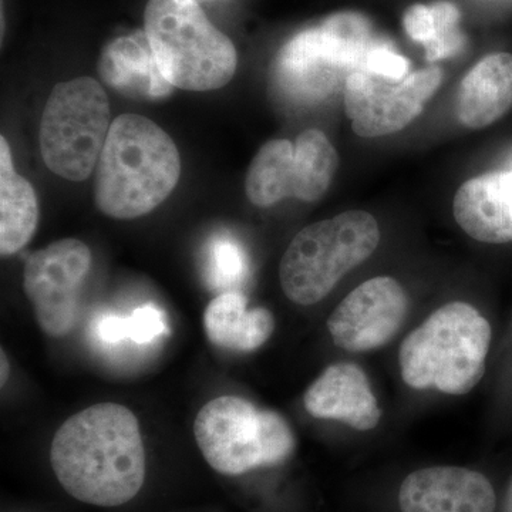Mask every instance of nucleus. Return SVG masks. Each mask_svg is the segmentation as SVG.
Masks as SVG:
<instances>
[{
    "label": "nucleus",
    "instance_id": "1",
    "mask_svg": "<svg viewBox=\"0 0 512 512\" xmlns=\"http://www.w3.org/2000/svg\"><path fill=\"white\" fill-rule=\"evenodd\" d=\"M53 473L82 503L119 507L146 480L140 423L126 406L94 404L64 421L50 447Z\"/></svg>",
    "mask_w": 512,
    "mask_h": 512
},
{
    "label": "nucleus",
    "instance_id": "2",
    "mask_svg": "<svg viewBox=\"0 0 512 512\" xmlns=\"http://www.w3.org/2000/svg\"><path fill=\"white\" fill-rule=\"evenodd\" d=\"M94 171L97 208L114 220H134L170 197L180 180L181 158L163 128L127 113L111 123Z\"/></svg>",
    "mask_w": 512,
    "mask_h": 512
},
{
    "label": "nucleus",
    "instance_id": "3",
    "mask_svg": "<svg viewBox=\"0 0 512 512\" xmlns=\"http://www.w3.org/2000/svg\"><path fill=\"white\" fill-rule=\"evenodd\" d=\"M493 330L466 302L436 309L403 340L399 352L403 382L416 390L463 396L481 382Z\"/></svg>",
    "mask_w": 512,
    "mask_h": 512
},
{
    "label": "nucleus",
    "instance_id": "4",
    "mask_svg": "<svg viewBox=\"0 0 512 512\" xmlns=\"http://www.w3.org/2000/svg\"><path fill=\"white\" fill-rule=\"evenodd\" d=\"M144 33L164 79L178 89H221L237 72L234 43L197 0H148Z\"/></svg>",
    "mask_w": 512,
    "mask_h": 512
},
{
    "label": "nucleus",
    "instance_id": "5",
    "mask_svg": "<svg viewBox=\"0 0 512 512\" xmlns=\"http://www.w3.org/2000/svg\"><path fill=\"white\" fill-rule=\"evenodd\" d=\"M379 242V224L366 211H346L308 225L295 235L282 256V291L296 305H316L343 276L369 259Z\"/></svg>",
    "mask_w": 512,
    "mask_h": 512
},
{
    "label": "nucleus",
    "instance_id": "6",
    "mask_svg": "<svg viewBox=\"0 0 512 512\" xmlns=\"http://www.w3.org/2000/svg\"><path fill=\"white\" fill-rule=\"evenodd\" d=\"M194 434L202 456L224 476L278 466L295 450V436L281 414L237 396L205 404L195 419Z\"/></svg>",
    "mask_w": 512,
    "mask_h": 512
},
{
    "label": "nucleus",
    "instance_id": "7",
    "mask_svg": "<svg viewBox=\"0 0 512 512\" xmlns=\"http://www.w3.org/2000/svg\"><path fill=\"white\" fill-rule=\"evenodd\" d=\"M110 127L109 99L97 80L79 77L57 84L40 121V153L47 168L69 181L87 180Z\"/></svg>",
    "mask_w": 512,
    "mask_h": 512
},
{
    "label": "nucleus",
    "instance_id": "8",
    "mask_svg": "<svg viewBox=\"0 0 512 512\" xmlns=\"http://www.w3.org/2000/svg\"><path fill=\"white\" fill-rule=\"evenodd\" d=\"M90 268L92 252L74 238L53 242L26 261V296L40 329L50 338L69 335L79 322L80 295Z\"/></svg>",
    "mask_w": 512,
    "mask_h": 512
},
{
    "label": "nucleus",
    "instance_id": "9",
    "mask_svg": "<svg viewBox=\"0 0 512 512\" xmlns=\"http://www.w3.org/2000/svg\"><path fill=\"white\" fill-rule=\"evenodd\" d=\"M443 83L440 67H426L403 80L356 70L345 80L346 116L359 137L389 136L420 116Z\"/></svg>",
    "mask_w": 512,
    "mask_h": 512
},
{
    "label": "nucleus",
    "instance_id": "10",
    "mask_svg": "<svg viewBox=\"0 0 512 512\" xmlns=\"http://www.w3.org/2000/svg\"><path fill=\"white\" fill-rule=\"evenodd\" d=\"M409 296L399 281L376 276L357 286L329 316L333 342L348 352L383 348L403 328Z\"/></svg>",
    "mask_w": 512,
    "mask_h": 512
},
{
    "label": "nucleus",
    "instance_id": "11",
    "mask_svg": "<svg viewBox=\"0 0 512 512\" xmlns=\"http://www.w3.org/2000/svg\"><path fill=\"white\" fill-rule=\"evenodd\" d=\"M402 512H495L497 498L488 478L463 467L421 468L399 491Z\"/></svg>",
    "mask_w": 512,
    "mask_h": 512
},
{
    "label": "nucleus",
    "instance_id": "12",
    "mask_svg": "<svg viewBox=\"0 0 512 512\" xmlns=\"http://www.w3.org/2000/svg\"><path fill=\"white\" fill-rule=\"evenodd\" d=\"M303 406L316 419L340 421L359 431L376 429L382 419L369 377L353 363L329 366L306 390Z\"/></svg>",
    "mask_w": 512,
    "mask_h": 512
},
{
    "label": "nucleus",
    "instance_id": "13",
    "mask_svg": "<svg viewBox=\"0 0 512 512\" xmlns=\"http://www.w3.org/2000/svg\"><path fill=\"white\" fill-rule=\"evenodd\" d=\"M453 214L468 237L478 242H512V170L466 181L454 197Z\"/></svg>",
    "mask_w": 512,
    "mask_h": 512
},
{
    "label": "nucleus",
    "instance_id": "14",
    "mask_svg": "<svg viewBox=\"0 0 512 512\" xmlns=\"http://www.w3.org/2000/svg\"><path fill=\"white\" fill-rule=\"evenodd\" d=\"M512 107V55L491 53L473 66L461 80L456 97V116L470 130L494 124Z\"/></svg>",
    "mask_w": 512,
    "mask_h": 512
},
{
    "label": "nucleus",
    "instance_id": "15",
    "mask_svg": "<svg viewBox=\"0 0 512 512\" xmlns=\"http://www.w3.org/2000/svg\"><path fill=\"white\" fill-rule=\"evenodd\" d=\"M353 69L342 43L325 26L305 30L281 50L276 63L282 82L298 93L322 92L326 74Z\"/></svg>",
    "mask_w": 512,
    "mask_h": 512
},
{
    "label": "nucleus",
    "instance_id": "16",
    "mask_svg": "<svg viewBox=\"0 0 512 512\" xmlns=\"http://www.w3.org/2000/svg\"><path fill=\"white\" fill-rule=\"evenodd\" d=\"M99 70L104 82L128 96L158 97L173 92L158 69L146 33L119 37L104 47Z\"/></svg>",
    "mask_w": 512,
    "mask_h": 512
},
{
    "label": "nucleus",
    "instance_id": "17",
    "mask_svg": "<svg viewBox=\"0 0 512 512\" xmlns=\"http://www.w3.org/2000/svg\"><path fill=\"white\" fill-rule=\"evenodd\" d=\"M204 329L218 348L254 352L271 338L275 318L268 309H248L242 293L229 291L220 293L205 309Z\"/></svg>",
    "mask_w": 512,
    "mask_h": 512
},
{
    "label": "nucleus",
    "instance_id": "18",
    "mask_svg": "<svg viewBox=\"0 0 512 512\" xmlns=\"http://www.w3.org/2000/svg\"><path fill=\"white\" fill-rule=\"evenodd\" d=\"M39 224L32 184L16 173L5 137L0 138V252L16 254L29 244Z\"/></svg>",
    "mask_w": 512,
    "mask_h": 512
},
{
    "label": "nucleus",
    "instance_id": "19",
    "mask_svg": "<svg viewBox=\"0 0 512 512\" xmlns=\"http://www.w3.org/2000/svg\"><path fill=\"white\" fill-rule=\"evenodd\" d=\"M293 161L295 144L291 141L265 143L249 165L245 178L248 200L256 207L268 208L293 197Z\"/></svg>",
    "mask_w": 512,
    "mask_h": 512
},
{
    "label": "nucleus",
    "instance_id": "20",
    "mask_svg": "<svg viewBox=\"0 0 512 512\" xmlns=\"http://www.w3.org/2000/svg\"><path fill=\"white\" fill-rule=\"evenodd\" d=\"M339 157L323 131H303L295 143L293 197L306 202L319 201L329 190L338 170Z\"/></svg>",
    "mask_w": 512,
    "mask_h": 512
},
{
    "label": "nucleus",
    "instance_id": "21",
    "mask_svg": "<svg viewBox=\"0 0 512 512\" xmlns=\"http://www.w3.org/2000/svg\"><path fill=\"white\" fill-rule=\"evenodd\" d=\"M170 333L167 315L154 303L138 306L131 315L100 313L93 319L92 336L101 348H119L133 343L148 346Z\"/></svg>",
    "mask_w": 512,
    "mask_h": 512
},
{
    "label": "nucleus",
    "instance_id": "22",
    "mask_svg": "<svg viewBox=\"0 0 512 512\" xmlns=\"http://www.w3.org/2000/svg\"><path fill=\"white\" fill-rule=\"evenodd\" d=\"M247 274V259L234 239L214 237L208 245V282L217 291H234ZM222 292V293H224Z\"/></svg>",
    "mask_w": 512,
    "mask_h": 512
},
{
    "label": "nucleus",
    "instance_id": "23",
    "mask_svg": "<svg viewBox=\"0 0 512 512\" xmlns=\"http://www.w3.org/2000/svg\"><path fill=\"white\" fill-rule=\"evenodd\" d=\"M404 29L414 42L426 46V52L446 45L451 30L437 18L431 6L414 5L404 15Z\"/></svg>",
    "mask_w": 512,
    "mask_h": 512
},
{
    "label": "nucleus",
    "instance_id": "24",
    "mask_svg": "<svg viewBox=\"0 0 512 512\" xmlns=\"http://www.w3.org/2000/svg\"><path fill=\"white\" fill-rule=\"evenodd\" d=\"M360 70L390 80H403L410 74V63L389 47L375 45L366 53Z\"/></svg>",
    "mask_w": 512,
    "mask_h": 512
},
{
    "label": "nucleus",
    "instance_id": "25",
    "mask_svg": "<svg viewBox=\"0 0 512 512\" xmlns=\"http://www.w3.org/2000/svg\"><path fill=\"white\" fill-rule=\"evenodd\" d=\"M2 373H0V377H2V386H5L6 380H8L9 377V362L8 357H6V353L2 350Z\"/></svg>",
    "mask_w": 512,
    "mask_h": 512
},
{
    "label": "nucleus",
    "instance_id": "26",
    "mask_svg": "<svg viewBox=\"0 0 512 512\" xmlns=\"http://www.w3.org/2000/svg\"><path fill=\"white\" fill-rule=\"evenodd\" d=\"M508 505H510V512H512V487L510 490V500H508Z\"/></svg>",
    "mask_w": 512,
    "mask_h": 512
}]
</instances>
